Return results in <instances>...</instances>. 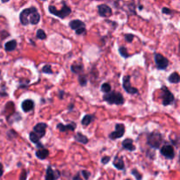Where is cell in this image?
I'll return each mask as SVG.
<instances>
[{"label": "cell", "instance_id": "1", "mask_svg": "<svg viewBox=\"0 0 180 180\" xmlns=\"http://www.w3.org/2000/svg\"><path fill=\"white\" fill-rule=\"evenodd\" d=\"M40 20V15L35 7H30L23 10L20 14V23L23 26L31 25H37Z\"/></svg>", "mask_w": 180, "mask_h": 180}, {"label": "cell", "instance_id": "2", "mask_svg": "<svg viewBox=\"0 0 180 180\" xmlns=\"http://www.w3.org/2000/svg\"><path fill=\"white\" fill-rule=\"evenodd\" d=\"M103 99L107 101L109 105H122L124 104L125 99L122 96V94L118 92H110L106 93L103 96Z\"/></svg>", "mask_w": 180, "mask_h": 180}, {"label": "cell", "instance_id": "3", "mask_svg": "<svg viewBox=\"0 0 180 180\" xmlns=\"http://www.w3.org/2000/svg\"><path fill=\"white\" fill-rule=\"evenodd\" d=\"M48 12L54 16L61 18V19H65L69 14L71 13V9L67 6L66 4L63 2V6L61 10H57L55 6H48Z\"/></svg>", "mask_w": 180, "mask_h": 180}, {"label": "cell", "instance_id": "4", "mask_svg": "<svg viewBox=\"0 0 180 180\" xmlns=\"http://www.w3.org/2000/svg\"><path fill=\"white\" fill-rule=\"evenodd\" d=\"M163 142V136L158 132H154L148 135V144L152 148H159Z\"/></svg>", "mask_w": 180, "mask_h": 180}, {"label": "cell", "instance_id": "5", "mask_svg": "<svg viewBox=\"0 0 180 180\" xmlns=\"http://www.w3.org/2000/svg\"><path fill=\"white\" fill-rule=\"evenodd\" d=\"M69 27L70 28L74 30L77 35L81 34H85L86 33V29H85V24L79 20H71L69 22Z\"/></svg>", "mask_w": 180, "mask_h": 180}, {"label": "cell", "instance_id": "6", "mask_svg": "<svg viewBox=\"0 0 180 180\" xmlns=\"http://www.w3.org/2000/svg\"><path fill=\"white\" fill-rule=\"evenodd\" d=\"M161 90H162L163 105L164 107L171 105L174 101H175V98H174L173 94L170 92V90H169L166 86H163Z\"/></svg>", "mask_w": 180, "mask_h": 180}, {"label": "cell", "instance_id": "7", "mask_svg": "<svg viewBox=\"0 0 180 180\" xmlns=\"http://www.w3.org/2000/svg\"><path fill=\"white\" fill-rule=\"evenodd\" d=\"M155 62L157 69L160 70L166 69L167 67L169 66V60L161 54H155Z\"/></svg>", "mask_w": 180, "mask_h": 180}, {"label": "cell", "instance_id": "8", "mask_svg": "<svg viewBox=\"0 0 180 180\" xmlns=\"http://www.w3.org/2000/svg\"><path fill=\"white\" fill-rule=\"evenodd\" d=\"M125 133V126L121 123H118L115 126V130L109 134V138L112 140L121 138Z\"/></svg>", "mask_w": 180, "mask_h": 180}, {"label": "cell", "instance_id": "9", "mask_svg": "<svg viewBox=\"0 0 180 180\" xmlns=\"http://www.w3.org/2000/svg\"><path fill=\"white\" fill-rule=\"evenodd\" d=\"M123 88L126 91V92L129 94H137L138 93V89L134 88L131 85L130 83V76H126L123 77Z\"/></svg>", "mask_w": 180, "mask_h": 180}, {"label": "cell", "instance_id": "10", "mask_svg": "<svg viewBox=\"0 0 180 180\" xmlns=\"http://www.w3.org/2000/svg\"><path fill=\"white\" fill-rule=\"evenodd\" d=\"M161 154L167 159H173L175 157V151L173 147L170 144H165L161 148Z\"/></svg>", "mask_w": 180, "mask_h": 180}, {"label": "cell", "instance_id": "11", "mask_svg": "<svg viewBox=\"0 0 180 180\" xmlns=\"http://www.w3.org/2000/svg\"><path fill=\"white\" fill-rule=\"evenodd\" d=\"M47 125L46 123H43V122H41V123H38V124H36L34 127H33V132L36 133L38 136H39V138H42L44 135H45V133H46V129H47Z\"/></svg>", "mask_w": 180, "mask_h": 180}, {"label": "cell", "instance_id": "12", "mask_svg": "<svg viewBox=\"0 0 180 180\" xmlns=\"http://www.w3.org/2000/svg\"><path fill=\"white\" fill-rule=\"evenodd\" d=\"M60 178V172L56 170H53L52 167H47L46 171V178L45 180H56Z\"/></svg>", "mask_w": 180, "mask_h": 180}, {"label": "cell", "instance_id": "13", "mask_svg": "<svg viewBox=\"0 0 180 180\" xmlns=\"http://www.w3.org/2000/svg\"><path fill=\"white\" fill-rule=\"evenodd\" d=\"M98 11L100 16L104 18H107L112 15V9L107 5H99L98 6Z\"/></svg>", "mask_w": 180, "mask_h": 180}, {"label": "cell", "instance_id": "14", "mask_svg": "<svg viewBox=\"0 0 180 180\" xmlns=\"http://www.w3.org/2000/svg\"><path fill=\"white\" fill-rule=\"evenodd\" d=\"M34 107V102L32 99H26L24 100L21 104V108L25 113H28L32 111Z\"/></svg>", "mask_w": 180, "mask_h": 180}, {"label": "cell", "instance_id": "15", "mask_svg": "<svg viewBox=\"0 0 180 180\" xmlns=\"http://www.w3.org/2000/svg\"><path fill=\"white\" fill-rule=\"evenodd\" d=\"M57 129H59L61 132H66V131H74L76 129V123H71V124H68V125H63L62 123L57 124Z\"/></svg>", "mask_w": 180, "mask_h": 180}, {"label": "cell", "instance_id": "16", "mask_svg": "<svg viewBox=\"0 0 180 180\" xmlns=\"http://www.w3.org/2000/svg\"><path fill=\"white\" fill-rule=\"evenodd\" d=\"M122 147L128 151H134L135 150V146L133 145V140L130 138H127L122 141Z\"/></svg>", "mask_w": 180, "mask_h": 180}, {"label": "cell", "instance_id": "17", "mask_svg": "<svg viewBox=\"0 0 180 180\" xmlns=\"http://www.w3.org/2000/svg\"><path fill=\"white\" fill-rule=\"evenodd\" d=\"M113 164H114V166L116 168V169H118V170H120V171H122V170H124L125 169V164H124V161H123V158L122 157H120V156H115L114 157V163H113Z\"/></svg>", "mask_w": 180, "mask_h": 180}, {"label": "cell", "instance_id": "18", "mask_svg": "<svg viewBox=\"0 0 180 180\" xmlns=\"http://www.w3.org/2000/svg\"><path fill=\"white\" fill-rule=\"evenodd\" d=\"M35 155L37 156V158H39L40 160H45L47 156H48V155H49V151L47 150V148H41L39 150L36 151Z\"/></svg>", "mask_w": 180, "mask_h": 180}, {"label": "cell", "instance_id": "19", "mask_svg": "<svg viewBox=\"0 0 180 180\" xmlns=\"http://www.w3.org/2000/svg\"><path fill=\"white\" fill-rule=\"evenodd\" d=\"M29 138H30V141H31L32 142H33V143H35L38 148H44L43 147V145L40 142V138H39V136L34 133L33 131H32L31 133H29Z\"/></svg>", "mask_w": 180, "mask_h": 180}, {"label": "cell", "instance_id": "20", "mask_svg": "<svg viewBox=\"0 0 180 180\" xmlns=\"http://www.w3.org/2000/svg\"><path fill=\"white\" fill-rule=\"evenodd\" d=\"M75 140L77 141H78V142H80L82 144H87L88 143V141H89V139H88V137L85 136L84 134H83V133H76V135H75Z\"/></svg>", "mask_w": 180, "mask_h": 180}, {"label": "cell", "instance_id": "21", "mask_svg": "<svg viewBox=\"0 0 180 180\" xmlns=\"http://www.w3.org/2000/svg\"><path fill=\"white\" fill-rule=\"evenodd\" d=\"M17 47V41L15 40H12L10 41H7L6 43L5 44V49L8 51V52H11V51H13L14 49Z\"/></svg>", "mask_w": 180, "mask_h": 180}, {"label": "cell", "instance_id": "22", "mask_svg": "<svg viewBox=\"0 0 180 180\" xmlns=\"http://www.w3.org/2000/svg\"><path fill=\"white\" fill-rule=\"evenodd\" d=\"M94 120V115H90V114H86L84 115V117L83 118V120H81V123L84 127H87L88 125H90Z\"/></svg>", "mask_w": 180, "mask_h": 180}, {"label": "cell", "instance_id": "23", "mask_svg": "<svg viewBox=\"0 0 180 180\" xmlns=\"http://www.w3.org/2000/svg\"><path fill=\"white\" fill-rule=\"evenodd\" d=\"M180 81V77L178 72H173L169 77V82L171 84H178Z\"/></svg>", "mask_w": 180, "mask_h": 180}, {"label": "cell", "instance_id": "24", "mask_svg": "<svg viewBox=\"0 0 180 180\" xmlns=\"http://www.w3.org/2000/svg\"><path fill=\"white\" fill-rule=\"evenodd\" d=\"M83 64H81V63H74L71 65L70 67V69H71V71L73 72V73L76 74H78L80 73L81 71L83 70Z\"/></svg>", "mask_w": 180, "mask_h": 180}, {"label": "cell", "instance_id": "25", "mask_svg": "<svg viewBox=\"0 0 180 180\" xmlns=\"http://www.w3.org/2000/svg\"><path fill=\"white\" fill-rule=\"evenodd\" d=\"M119 53H120V55H121L122 57H124V58H128V57L130 56V54L127 53V47H123V46H121V47L119 48Z\"/></svg>", "mask_w": 180, "mask_h": 180}, {"label": "cell", "instance_id": "26", "mask_svg": "<svg viewBox=\"0 0 180 180\" xmlns=\"http://www.w3.org/2000/svg\"><path fill=\"white\" fill-rule=\"evenodd\" d=\"M36 36H37V38L40 39V40H45V39L47 38V34L44 32V30H42V29H38V30H37V32H36Z\"/></svg>", "mask_w": 180, "mask_h": 180}, {"label": "cell", "instance_id": "27", "mask_svg": "<svg viewBox=\"0 0 180 180\" xmlns=\"http://www.w3.org/2000/svg\"><path fill=\"white\" fill-rule=\"evenodd\" d=\"M111 89H112V87L110 85V84H108V83H105V84H103L101 85V91L103 92H105V93L110 92H111Z\"/></svg>", "mask_w": 180, "mask_h": 180}, {"label": "cell", "instance_id": "28", "mask_svg": "<svg viewBox=\"0 0 180 180\" xmlns=\"http://www.w3.org/2000/svg\"><path fill=\"white\" fill-rule=\"evenodd\" d=\"M41 70H42V72H43V73L53 74V70H52V69H51V66H50L49 64L44 65Z\"/></svg>", "mask_w": 180, "mask_h": 180}, {"label": "cell", "instance_id": "29", "mask_svg": "<svg viewBox=\"0 0 180 180\" xmlns=\"http://www.w3.org/2000/svg\"><path fill=\"white\" fill-rule=\"evenodd\" d=\"M131 173H132V175H133V176H134V177H135L136 180H141V179H142V175H141V174L140 172H139V171H138L136 170V169H133V170H132V172H131Z\"/></svg>", "mask_w": 180, "mask_h": 180}, {"label": "cell", "instance_id": "30", "mask_svg": "<svg viewBox=\"0 0 180 180\" xmlns=\"http://www.w3.org/2000/svg\"><path fill=\"white\" fill-rule=\"evenodd\" d=\"M80 175L83 177V178L85 180H88L89 179V178L91 177V173L88 171H81L80 172Z\"/></svg>", "mask_w": 180, "mask_h": 180}, {"label": "cell", "instance_id": "31", "mask_svg": "<svg viewBox=\"0 0 180 180\" xmlns=\"http://www.w3.org/2000/svg\"><path fill=\"white\" fill-rule=\"evenodd\" d=\"M78 80H79V84H80L82 86H85L87 84V78L84 76H80L79 78H78Z\"/></svg>", "mask_w": 180, "mask_h": 180}, {"label": "cell", "instance_id": "32", "mask_svg": "<svg viewBox=\"0 0 180 180\" xmlns=\"http://www.w3.org/2000/svg\"><path fill=\"white\" fill-rule=\"evenodd\" d=\"M133 36L132 33H126L125 34V40L127 42H132L133 40Z\"/></svg>", "mask_w": 180, "mask_h": 180}, {"label": "cell", "instance_id": "33", "mask_svg": "<svg viewBox=\"0 0 180 180\" xmlns=\"http://www.w3.org/2000/svg\"><path fill=\"white\" fill-rule=\"evenodd\" d=\"M27 171L26 170H23L21 171V174L20 176V180H27Z\"/></svg>", "mask_w": 180, "mask_h": 180}, {"label": "cell", "instance_id": "34", "mask_svg": "<svg viewBox=\"0 0 180 180\" xmlns=\"http://www.w3.org/2000/svg\"><path fill=\"white\" fill-rule=\"evenodd\" d=\"M110 156H104L102 159H101V163H103V164H107L108 163H109V161H110Z\"/></svg>", "mask_w": 180, "mask_h": 180}, {"label": "cell", "instance_id": "35", "mask_svg": "<svg viewBox=\"0 0 180 180\" xmlns=\"http://www.w3.org/2000/svg\"><path fill=\"white\" fill-rule=\"evenodd\" d=\"M72 180H85V179H84V178H83V177L80 175V173L78 172V173L77 174V175L74 177L73 179Z\"/></svg>", "mask_w": 180, "mask_h": 180}, {"label": "cell", "instance_id": "36", "mask_svg": "<svg viewBox=\"0 0 180 180\" xmlns=\"http://www.w3.org/2000/svg\"><path fill=\"white\" fill-rule=\"evenodd\" d=\"M163 13L164 14H171V11L169 9V8H166V7H164V8H163Z\"/></svg>", "mask_w": 180, "mask_h": 180}, {"label": "cell", "instance_id": "37", "mask_svg": "<svg viewBox=\"0 0 180 180\" xmlns=\"http://www.w3.org/2000/svg\"><path fill=\"white\" fill-rule=\"evenodd\" d=\"M3 173H4V169H3V165H2V163H0V177H2Z\"/></svg>", "mask_w": 180, "mask_h": 180}, {"label": "cell", "instance_id": "38", "mask_svg": "<svg viewBox=\"0 0 180 180\" xmlns=\"http://www.w3.org/2000/svg\"><path fill=\"white\" fill-rule=\"evenodd\" d=\"M63 94H64V92H63V91H61V92H59V98L62 99H63V97H62V96H63Z\"/></svg>", "mask_w": 180, "mask_h": 180}, {"label": "cell", "instance_id": "39", "mask_svg": "<svg viewBox=\"0 0 180 180\" xmlns=\"http://www.w3.org/2000/svg\"><path fill=\"white\" fill-rule=\"evenodd\" d=\"M1 1H2L3 3H7V2H8L9 0H1Z\"/></svg>", "mask_w": 180, "mask_h": 180}, {"label": "cell", "instance_id": "40", "mask_svg": "<svg viewBox=\"0 0 180 180\" xmlns=\"http://www.w3.org/2000/svg\"><path fill=\"white\" fill-rule=\"evenodd\" d=\"M41 1H47V0H41Z\"/></svg>", "mask_w": 180, "mask_h": 180}, {"label": "cell", "instance_id": "41", "mask_svg": "<svg viewBox=\"0 0 180 180\" xmlns=\"http://www.w3.org/2000/svg\"><path fill=\"white\" fill-rule=\"evenodd\" d=\"M126 180H130V179H126Z\"/></svg>", "mask_w": 180, "mask_h": 180}]
</instances>
